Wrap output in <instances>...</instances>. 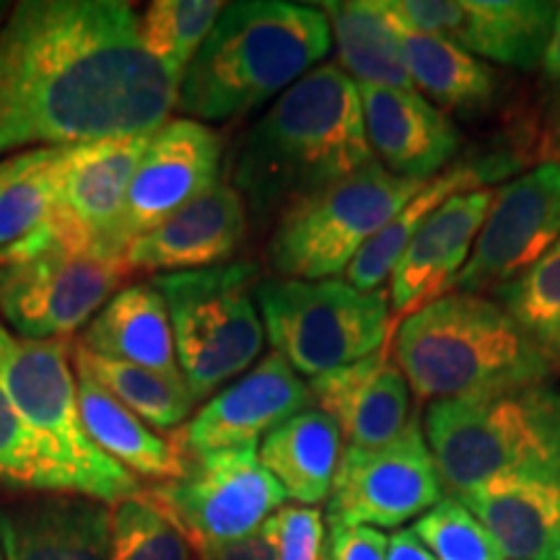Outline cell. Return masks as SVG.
I'll return each instance as SVG.
<instances>
[{
  "label": "cell",
  "instance_id": "6da1fadb",
  "mask_svg": "<svg viewBox=\"0 0 560 560\" xmlns=\"http://www.w3.org/2000/svg\"><path fill=\"white\" fill-rule=\"evenodd\" d=\"M179 79L145 52L120 0H24L0 24V156L151 136Z\"/></svg>",
  "mask_w": 560,
  "mask_h": 560
},
{
  "label": "cell",
  "instance_id": "7a4b0ae2",
  "mask_svg": "<svg viewBox=\"0 0 560 560\" xmlns=\"http://www.w3.org/2000/svg\"><path fill=\"white\" fill-rule=\"evenodd\" d=\"M371 159L359 83L330 62L283 91L244 132L231 185L257 221H268Z\"/></svg>",
  "mask_w": 560,
  "mask_h": 560
},
{
  "label": "cell",
  "instance_id": "3957f363",
  "mask_svg": "<svg viewBox=\"0 0 560 560\" xmlns=\"http://www.w3.org/2000/svg\"><path fill=\"white\" fill-rule=\"evenodd\" d=\"M330 45V24L317 5L229 3L182 73L174 109L198 122L249 115L304 79Z\"/></svg>",
  "mask_w": 560,
  "mask_h": 560
},
{
  "label": "cell",
  "instance_id": "277c9868",
  "mask_svg": "<svg viewBox=\"0 0 560 560\" xmlns=\"http://www.w3.org/2000/svg\"><path fill=\"white\" fill-rule=\"evenodd\" d=\"M392 355L420 402L542 384L552 374V363L499 301L462 291L408 314Z\"/></svg>",
  "mask_w": 560,
  "mask_h": 560
},
{
  "label": "cell",
  "instance_id": "5b68a950",
  "mask_svg": "<svg viewBox=\"0 0 560 560\" xmlns=\"http://www.w3.org/2000/svg\"><path fill=\"white\" fill-rule=\"evenodd\" d=\"M68 353L66 340H24L0 322V384L30 431L39 490L117 506L140 493V482L83 429Z\"/></svg>",
  "mask_w": 560,
  "mask_h": 560
},
{
  "label": "cell",
  "instance_id": "8992f818",
  "mask_svg": "<svg viewBox=\"0 0 560 560\" xmlns=\"http://www.w3.org/2000/svg\"><path fill=\"white\" fill-rule=\"evenodd\" d=\"M441 486L462 499L503 475L560 462V387L550 382L431 402L423 423Z\"/></svg>",
  "mask_w": 560,
  "mask_h": 560
},
{
  "label": "cell",
  "instance_id": "52a82bcc",
  "mask_svg": "<svg viewBox=\"0 0 560 560\" xmlns=\"http://www.w3.org/2000/svg\"><path fill=\"white\" fill-rule=\"evenodd\" d=\"M151 283L170 312L177 366L195 402L247 371L260 355L265 325L255 301L257 265L164 272Z\"/></svg>",
  "mask_w": 560,
  "mask_h": 560
},
{
  "label": "cell",
  "instance_id": "ba28073f",
  "mask_svg": "<svg viewBox=\"0 0 560 560\" xmlns=\"http://www.w3.org/2000/svg\"><path fill=\"white\" fill-rule=\"evenodd\" d=\"M425 182L371 159L359 172L306 195L278 215L268 262L285 280H332L395 219Z\"/></svg>",
  "mask_w": 560,
  "mask_h": 560
},
{
  "label": "cell",
  "instance_id": "9c48e42d",
  "mask_svg": "<svg viewBox=\"0 0 560 560\" xmlns=\"http://www.w3.org/2000/svg\"><path fill=\"white\" fill-rule=\"evenodd\" d=\"M255 301L272 353L310 380L387 346V291H359L346 280L260 278Z\"/></svg>",
  "mask_w": 560,
  "mask_h": 560
},
{
  "label": "cell",
  "instance_id": "30bf717a",
  "mask_svg": "<svg viewBox=\"0 0 560 560\" xmlns=\"http://www.w3.org/2000/svg\"><path fill=\"white\" fill-rule=\"evenodd\" d=\"M145 495L177 524L192 552L242 540L285 503L257 450L185 454L179 478L159 482Z\"/></svg>",
  "mask_w": 560,
  "mask_h": 560
},
{
  "label": "cell",
  "instance_id": "8fae6325",
  "mask_svg": "<svg viewBox=\"0 0 560 560\" xmlns=\"http://www.w3.org/2000/svg\"><path fill=\"white\" fill-rule=\"evenodd\" d=\"M444 499L436 459L412 416L397 439L376 450L342 446L327 495V522L342 527L395 529Z\"/></svg>",
  "mask_w": 560,
  "mask_h": 560
},
{
  "label": "cell",
  "instance_id": "7c38bea8",
  "mask_svg": "<svg viewBox=\"0 0 560 560\" xmlns=\"http://www.w3.org/2000/svg\"><path fill=\"white\" fill-rule=\"evenodd\" d=\"M125 276L122 260L52 244L0 268V319L24 340H66L102 312Z\"/></svg>",
  "mask_w": 560,
  "mask_h": 560
},
{
  "label": "cell",
  "instance_id": "4fadbf2b",
  "mask_svg": "<svg viewBox=\"0 0 560 560\" xmlns=\"http://www.w3.org/2000/svg\"><path fill=\"white\" fill-rule=\"evenodd\" d=\"M560 242V166L545 164L511 179L490 202L470 260L454 291H495L529 270Z\"/></svg>",
  "mask_w": 560,
  "mask_h": 560
},
{
  "label": "cell",
  "instance_id": "5bb4252c",
  "mask_svg": "<svg viewBox=\"0 0 560 560\" xmlns=\"http://www.w3.org/2000/svg\"><path fill=\"white\" fill-rule=\"evenodd\" d=\"M151 136L104 138L70 145L52 210L55 244L83 255L122 260L115 247L117 226L132 174Z\"/></svg>",
  "mask_w": 560,
  "mask_h": 560
},
{
  "label": "cell",
  "instance_id": "9a60e30c",
  "mask_svg": "<svg viewBox=\"0 0 560 560\" xmlns=\"http://www.w3.org/2000/svg\"><path fill=\"white\" fill-rule=\"evenodd\" d=\"M221 153L219 132L198 120L182 117L153 132L132 174L117 226L115 247L120 257L138 236L149 234L219 182Z\"/></svg>",
  "mask_w": 560,
  "mask_h": 560
},
{
  "label": "cell",
  "instance_id": "2e32d148",
  "mask_svg": "<svg viewBox=\"0 0 560 560\" xmlns=\"http://www.w3.org/2000/svg\"><path fill=\"white\" fill-rule=\"evenodd\" d=\"M412 30L436 34L478 60L537 68L548 47L558 3L540 0H392Z\"/></svg>",
  "mask_w": 560,
  "mask_h": 560
},
{
  "label": "cell",
  "instance_id": "e0dca14e",
  "mask_svg": "<svg viewBox=\"0 0 560 560\" xmlns=\"http://www.w3.org/2000/svg\"><path fill=\"white\" fill-rule=\"evenodd\" d=\"M312 392L278 353L265 355L247 376L221 389L172 436L182 454L257 450L285 420L312 408Z\"/></svg>",
  "mask_w": 560,
  "mask_h": 560
},
{
  "label": "cell",
  "instance_id": "ac0fdd59",
  "mask_svg": "<svg viewBox=\"0 0 560 560\" xmlns=\"http://www.w3.org/2000/svg\"><path fill=\"white\" fill-rule=\"evenodd\" d=\"M247 236V202L231 182L182 206L164 223L128 244L122 262L132 270L187 272L219 268L242 247Z\"/></svg>",
  "mask_w": 560,
  "mask_h": 560
},
{
  "label": "cell",
  "instance_id": "d6986e66",
  "mask_svg": "<svg viewBox=\"0 0 560 560\" xmlns=\"http://www.w3.org/2000/svg\"><path fill=\"white\" fill-rule=\"evenodd\" d=\"M493 198V187L454 195L418 229L392 270L387 293L397 322L454 291V280L470 260Z\"/></svg>",
  "mask_w": 560,
  "mask_h": 560
},
{
  "label": "cell",
  "instance_id": "ffe728a7",
  "mask_svg": "<svg viewBox=\"0 0 560 560\" xmlns=\"http://www.w3.org/2000/svg\"><path fill=\"white\" fill-rule=\"evenodd\" d=\"M312 400L342 433V446L376 450L410 423V387L392 355V342L350 366L314 376Z\"/></svg>",
  "mask_w": 560,
  "mask_h": 560
},
{
  "label": "cell",
  "instance_id": "44dd1931",
  "mask_svg": "<svg viewBox=\"0 0 560 560\" xmlns=\"http://www.w3.org/2000/svg\"><path fill=\"white\" fill-rule=\"evenodd\" d=\"M369 149L384 170L431 182L459 149V130L446 112L408 89L359 86Z\"/></svg>",
  "mask_w": 560,
  "mask_h": 560
},
{
  "label": "cell",
  "instance_id": "7402d4cb",
  "mask_svg": "<svg viewBox=\"0 0 560 560\" xmlns=\"http://www.w3.org/2000/svg\"><path fill=\"white\" fill-rule=\"evenodd\" d=\"M459 501L509 560H560V462L503 475Z\"/></svg>",
  "mask_w": 560,
  "mask_h": 560
},
{
  "label": "cell",
  "instance_id": "603a6c76",
  "mask_svg": "<svg viewBox=\"0 0 560 560\" xmlns=\"http://www.w3.org/2000/svg\"><path fill=\"white\" fill-rule=\"evenodd\" d=\"M112 511L83 495H47L0 506L5 560H109Z\"/></svg>",
  "mask_w": 560,
  "mask_h": 560
},
{
  "label": "cell",
  "instance_id": "cb8c5ba5",
  "mask_svg": "<svg viewBox=\"0 0 560 560\" xmlns=\"http://www.w3.org/2000/svg\"><path fill=\"white\" fill-rule=\"evenodd\" d=\"M70 145L19 151L0 159V268L50 249L52 210Z\"/></svg>",
  "mask_w": 560,
  "mask_h": 560
},
{
  "label": "cell",
  "instance_id": "d4e9b609",
  "mask_svg": "<svg viewBox=\"0 0 560 560\" xmlns=\"http://www.w3.org/2000/svg\"><path fill=\"white\" fill-rule=\"evenodd\" d=\"M75 342L104 359L182 376L170 312L153 283H136L115 293Z\"/></svg>",
  "mask_w": 560,
  "mask_h": 560
},
{
  "label": "cell",
  "instance_id": "484cf974",
  "mask_svg": "<svg viewBox=\"0 0 560 560\" xmlns=\"http://www.w3.org/2000/svg\"><path fill=\"white\" fill-rule=\"evenodd\" d=\"M257 454L265 470L283 488L285 499H293L299 506H317L330 495L342 454V433L327 412L310 408L268 433Z\"/></svg>",
  "mask_w": 560,
  "mask_h": 560
},
{
  "label": "cell",
  "instance_id": "4316f807",
  "mask_svg": "<svg viewBox=\"0 0 560 560\" xmlns=\"http://www.w3.org/2000/svg\"><path fill=\"white\" fill-rule=\"evenodd\" d=\"M317 9L330 24L340 66L359 86L416 91L389 0H335Z\"/></svg>",
  "mask_w": 560,
  "mask_h": 560
},
{
  "label": "cell",
  "instance_id": "83f0119b",
  "mask_svg": "<svg viewBox=\"0 0 560 560\" xmlns=\"http://www.w3.org/2000/svg\"><path fill=\"white\" fill-rule=\"evenodd\" d=\"M392 3V0H389ZM412 86L441 112L488 109L495 100V70L454 42L412 30L392 5Z\"/></svg>",
  "mask_w": 560,
  "mask_h": 560
},
{
  "label": "cell",
  "instance_id": "f1b7e54d",
  "mask_svg": "<svg viewBox=\"0 0 560 560\" xmlns=\"http://www.w3.org/2000/svg\"><path fill=\"white\" fill-rule=\"evenodd\" d=\"M75 395L83 429L104 454L120 462L125 470L145 478L174 480L185 470V454L172 439H161L149 425L117 402L91 376L75 371Z\"/></svg>",
  "mask_w": 560,
  "mask_h": 560
},
{
  "label": "cell",
  "instance_id": "f546056e",
  "mask_svg": "<svg viewBox=\"0 0 560 560\" xmlns=\"http://www.w3.org/2000/svg\"><path fill=\"white\" fill-rule=\"evenodd\" d=\"M506 170L495 164H454L439 177L425 182L423 190L405 206L400 213L384 226L380 234L363 247L355 260L348 265L346 283L359 291H382L384 280L392 276L395 265L400 262L402 252L408 249L418 229L431 219L446 200L459 192L478 190L488 179H495Z\"/></svg>",
  "mask_w": 560,
  "mask_h": 560
},
{
  "label": "cell",
  "instance_id": "4dcf8cb0",
  "mask_svg": "<svg viewBox=\"0 0 560 560\" xmlns=\"http://www.w3.org/2000/svg\"><path fill=\"white\" fill-rule=\"evenodd\" d=\"M73 366L107 389L117 402L159 431H177L192 412V395L182 376H166L156 371L132 366L125 361H112L104 355L89 353L86 348L73 342Z\"/></svg>",
  "mask_w": 560,
  "mask_h": 560
},
{
  "label": "cell",
  "instance_id": "1f68e13d",
  "mask_svg": "<svg viewBox=\"0 0 560 560\" xmlns=\"http://www.w3.org/2000/svg\"><path fill=\"white\" fill-rule=\"evenodd\" d=\"M493 293L545 359L560 366V242Z\"/></svg>",
  "mask_w": 560,
  "mask_h": 560
},
{
  "label": "cell",
  "instance_id": "d6a6232c",
  "mask_svg": "<svg viewBox=\"0 0 560 560\" xmlns=\"http://www.w3.org/2000/svg\"><path fill=\"white\" fill-rule=\"evenodd\" d=\"M226 9L221 0H156L138 16L145 52L182 81L187 66Z\"/></svg>",
  "mask_w": 560,
  "mask_h": 560
},
{
  "label": "cell",
  "instance_id": "836d02e7",
  "mask_svg": "<svg viewBox=\"0 0 560 560\" xmlns=\"http://www.w3.org/2000/svg\"><path fill=\"white\" fill-rule=\"evenodd\" d=\"M109 560H195V552L177 524L138 493L112 509Z\"/></svg>",
  "mask_w": 560,
  "mask_h": 560
},
{
  "label": "cell",
  "instance_id": "e575fe53",
  "mask_svg": "<svg viewBox=\"0 0 560 560\" xmlns=\"http://www.w3.org/2000/svg\"><path fill=\"white\" fill-rule=\"evenodd\" d=\"M436 560H509L459 499L444 495L410 527Z\"/></svg>",
  "mask_w": 560,
  "mask_h": 560
},
{
  "label": "cell",
  "instance_id": "d590c367",
  "mask_svg": "<svg viewBox=\"0 0 560 560\" xmlns=\"http://www.w3.org/2000/svg\"><path fill=\"white\" fill-rule=\"evenodd\" d=\"M278 560H325L327 524L314 506H280L262 524Z\"/></svg>",
  "mask_w": 560,
  "mask_h": 560
},
{
  "label": "cell",
  "instance_id": "8d00e7d4",
  "mask_svg": "<svg viewBox=\"0 0 560 560\" xmlns=\"http://www.w3.org/2000/svg\"><path fill=\"white\" fill-rule=\"evenodd\" d=\"M0 482L39 490V467L30 431L0 384Z\"/></svg>",
  "mask_w": 560,
  "mask_h": 560
},
{
  "label": "cell",
  "instance_id": "74e56055",
  "mask_svg": "<svg viewBox=\"0 0 560 560\" xmlns=\"http://www.w3.org/2000/svg\"><path fill=\"white\" fill-rule=\"evenodd\" d=\"M325 560H387V535L371 527L330 524Z\"/></svg>",
  "mask_w": 560,
  "mask_h": 560
},
{
  "label": "cell",
  "instance_id": "f35d334b",
  "mask_svg": "<svg viewBox=\"0 0 560 560\" xmlns=\"http://www.w3.org/2000/svg\"><path fill=\"white\" fill-rule=\"evenodd\" d=\"M198 560H278L276 548H272L270 537L265 535L260 527L252 535L242 537V540L223 542V545H210V548L195 550Z\"/></svg>",
  "mask_w": 560,
  "mask_h": 560
},
{
  "label": "cell",
  "instance_id": "ab89813d",
  "mask_svg": "<svg viewBox=\"0 0 560 560\" xmlns=\"http://www.w3.org/2000/svg\"><path fill=\"white\" fill-rule=\"evenodd\" d=\"M387 560H436L412 529H400L387 537Z\"/></svg>",
  "mask_w": 560,
  "mask_h": 560
},
{
  "label": "cell",
  "instance_id": "60d3db41",
  "mask_svg": "<svg viewBox=\"0 0 560 560\" xmlns=\"http://www.w3.org/2000/svg\"><path fill=\"white\" fill-rule=\"evenodd\" d=\"M540 66H542L545 79H548L560 94V3H558L556 21H552V32H550V39H548V47H545Z\"/></svg>",
  "mask_w": 560,
  "mask_h": 560
},
{
  "label": "cell",
  "instance_id": "b9f144b4",
  "mask_svg": "<svg viewBox=\"0 0 560 560\" xmlns=\"http://www.w3.org/2000/svg\"><path fill=\"white\" fill-rule=\"evenodd\" d=\"M545 153H548L550 164L560 166V96L556 102V109L550 112L548 130H545Z\"/></svg>",
  "mask_w": 560,
  "mask_h": 560
},
{
  "label": "cell",
  "instance_id": "7bdbcfd3",
  "mask_svg": "<svg viewBox=\"0 0 560 560\" xmlns=\"http://www.w3.org/2000/svg\"><path fill=\"white\" fill-rule=\"evenodd\" d=\"M9 13H11L9 11V3H0V24H3V21L9 19Z\"/></svg>",
  "mask_w": 560,
  "mask_h": 560
},
{
  "label": "cell",
  "instance_id": "ee69618b",
  "mask_svg": "<svg viewBox=\"0 0 560 560\" xmlns=\"http://www.w3.org/2000/svg\"><path fill=\"white\" fill-rule=\"evenodd\" d=\"M0 560H3V558H0Z\"/></svg>",
  "mask_w": 560,
  "mask_h": 560
}]
</instances>
